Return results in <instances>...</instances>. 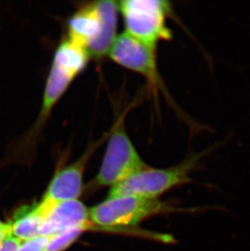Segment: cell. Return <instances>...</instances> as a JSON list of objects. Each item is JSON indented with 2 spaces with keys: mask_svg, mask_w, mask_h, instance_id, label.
I'll use <instances>...</instances> for the list:
<instances>
[{
  "mask_svg": "<svg viewBox=\"0 0 250 251\" xmlns=\"http://www.w3.org/2000/svg\"><path fill=\"white\" fill-rule=\"evenodd\" d=\"M90 58L85 49L67 38L58 46L46 81L40 112L32 127L12 145L7 157L9 161L32 162L53 110L74 80L85 70Z\"/></svg>",
  "mask_w": 250,
  "mask_h": 251,
  "instance_id": "6da1fadb",
  "label": "cell"
},
{
  "mask_svg": "<svg viewBox=\"0 0 250 251\" xmlns=\"http://www.w3.org/2000/svg\"><path fill=\"white\" fill-rule=\"evenodd\" d=\"M118 2L101 0L80 6L68 23L66 38L94 59L108 55L117 38Z\"/></svg>",
  "mask_w": 250,
  "mask_h": 251,
  "instance_id": "7a4b0ae2",
  "label": "cell"
},
{
  "mask_svg": "<svg viewBox=\"0 0 250 251\" xmlns=\"http://www.w3.org/2000/svg\"><path fill=\"white\" fill-rule=\"evenodd\" d=\"M216 206L179 207L171 201L132 195L108 197L106 200L89 209L90 221L94 229L114 230L136 226L142 221L158 215L172 213H200Z\"/></svg>",
  "mask_w": 250,
  "mask_h": 251,
  "instance_id": "3957f363",
  "label": "cell"
},
{
  "mask_svg": "<svg viewBox=\"0 0 250 251\" xmlns=\"http://www.w3.org/2000/svg\"><path fill=\"white\" fill-rule=\"evenodd\" d=\"M220 145H214L201 151L190 154L174 166L166 168L147 167L121 184L111 188L108 197L132 195L158 199V197L173 189L191 184V175L201 168V160Z\"/></svg>",
  "mask_w": 250,
  "mask_h": 251,
  "instance_id": "277c9868",
  "label": "cell"
},
{
  "mask_svg": "<svg viewBox=\"0 0 250 251\" xmlns=\"http://www.w3.org/2000/svg\"><path fill=\"white\" fill-rule=\"evenodd\" d=\"M125 32L150 48L156 49L161 42L170 41L173 32L167 21L173 7L164 0H124L118 2Z\"/></svg>",
  "mask_w": 250,
  "mask_h": 251,
  "instance_id": "5b68a950",
  "label": "cell"
},
{
  "mask_svg": "<svg viewBox=\"0 0 250 251\" xmlns=\"http://www.w3.org/2000/svg\"><path fill=\"white\" fill-rule=\"evenodd\" d=\"M106 151L90 189L112 188L149 167L142 159L125 129V119H119L108 134Z\"/></svg>",
  "mask_w": 250,
  "mask_h": 251,
  "instance_id": "8992f818",
  "label": "cell"
},
{
  "mask_svg": "<svg viewBox=\"0 0 250 251\" xmlns=\"http://www.w3.org/2000/svg\"><path fill=\"white\" fill-rule=\"evenodd\" d=\"M107 55L120 66L144 76L153 92L157 94L161 90L167 100L173 102L158 71L156 49L124 32L117 36Z\"/></svg>",
  "mask_w": 250,
  "mask_h": 251,
  "instance_id": "52a82bcc",
  "label": "cell"
},
{
  "mask_svg": "<svg viewBox=\"0 0 250 251\" xmlns=\"http://www.w3.org/2000/svg\"><path fill=\"white\" fill-rule=\"evenodd\" d=\"M107 137L106 133L105 137L91 142L79 159L73 164L59 168L53 176L41 202L51 205L61 201L79 200L84 190L83 176L88 162Z\"/></svg>",
  "mask_w": 250,
  "mask_h": 251,
  "instance_id": "ba28073f",
  "label": "cell"
},
{
  "mask_svg": "<svg viewBox=\"0 0 250 251\" xmlns=\"http://www.w3.org/2000/svg\"><path fill=\"white\" fill-rule=\"evenodd\" d=\"M38 209L43 216L39 235L50 237L67 230L83 227L92 230L89 209L79 200L61 201L58 203H43L39 201Z\"/></svg>",
  "mask_w": 250,
  "mask_h": 251,
  "instance_id": "9c48e42d",
  "label": "cell"
},
{
  "mask_svg": "<svg viewBox=\"0 0 250 251\" xmlns=\"http://www.w3.org/2000/svg\"><path fill=\"white\" fill-rule=\"evenodd\" d=\"M43 216L38 203L22 207L17 211L10 225V235L21 242H25L40 237L39 230Z\"/></svg>",
  "mask_w": 250,
  "mask_h": 251,
  "instance_id": "30bf717a",
  "label": "cell"
},
{
  "mask_svg": "<svg viewBox=\"0 0 250 251\" xmlns=\"http://www.w3.org/2000/svg\"><path fill=\"white\" fill-rule=\"evenodd\" d=\"M84 232L85 230L83 227H75L50 236L43 251H64L71 247Z\"/></svg>",
  "mask_w": 250,
  "mask_h": 251,
  "instance_id": "8fae6325",
  "label": "cell"
},
{
  "mask_svg": "<svg viewBox=\"0 0 250 251\" xmlns=\"http://www.w3.org/2000/svg\"><path fill=\"white\" fill-rule=\"evenodd\" d=\"M49 237H35L33 239L22 242L17 251H43L46 244L48 243Z\"/></svg>",
  "mask_w": 250,
  "mask_h": 251,
  "instance_id": "7c38bea8",
  "label": "cell"
},
{
  "mask_svg": "<svg viewBox=\"0 0 250 251\" xmlns=\"http://www.w3.org/2000/svg\"><path fill=\"white\" fill-rule=\"evenodd\" d=\"M22 242L9 235L0 243V251H17Z\"/></svg>",
  "mask_w": 250,
  "mask_h": 251,
  "instance_id": "4fadbf2b",
  "label": "cell"
},
{
  "mask_svg": "<svg viewBox=\"0 0 250 251\" xmlns=\"http://www.w3.org/2000/svg\"><path fill=\"white\" fill-rule=\"evenodd\" d=\"M10 235V225L8 223V226L6 228L0 229V243Z\"/></svg>",
  "mask_w": 250,
  "mask_h": 251,
  "instance_id": "5bb4252c",
  "label": "cell"
},
{
  "mask_svg": "<svg viewBox=\"0 0 250 251\" xmlns=\"http://www.w3.org/2000/svg\"><path fill=\"white\" fill-rule=\"evenodd\" d=\"M8 226V223H2L0 221V229H3V228H6V227Z\"/></svg>",
  "mask_w": 250,
  "mask_h": 251,
  "instance_id": "9a60e30c",
  "label": "cell"
}]
</instances>
